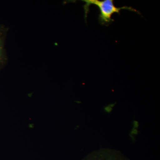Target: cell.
<instances>
[{
	"label": "cell",
	"mask_w": 160,
	"mask_h": 160,
	"mask_svg": "<svg viewBox=\"0 0 160 160\" xmlns=\"http://www.w3.org/2000/svg\"><path fill=\"white\" fill-rule=\"evenodd\" d=\"M5 30L0 29V67L4 63L5 60V52L4 48V36Z\"/></svg>",
	"instance_id": "obj_3"
},
{
	"label": "cell",
	"mask_w": 160,
	"mask_h": 160,
	"mask_svg": "<svg viewBox=\"0 0 160 160\" xmlns=\"http://www.w3.org/2000/svg\"><path fill=\"white\" fill-rule=\"evenodd\" d=\"M83 1L86 3L84 6L85 19L86 20L87 18L89 6L91 5H94L97 6L100 9V14L99 16L98 20L101 25H109V23L113 22V20L111 18L112 15L114 13L120 14V10L122 9H127L129 11L138 12L139 14H140L137 10L131 7L124 6L120 8L116 7L113 4V0H84Z\"/></svg>",
	"instance_id": "obj_1"
},
{
	"label": "cell",
	"mask_w": 160,
	"mask_h": 160,
	"mask_svg": "<svg viewBox=\"0 0 160 160\" xmlns=\"http://www.w3.org/2000/svg\"><path fill=\"white\" fill-rule=\"evenodd\" d=\"M83 160H129L119 152L113 149H103L93 152Z\"/></svg>",
	"instance_id": "obj_2"
}]
</instances>
